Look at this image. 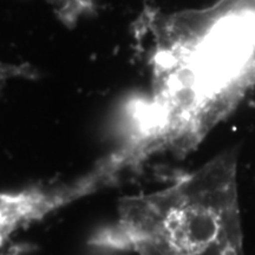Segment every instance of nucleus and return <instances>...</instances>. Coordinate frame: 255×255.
<instances>
[{
	"label": "nucleus",
	"mask_w": 255,
	"mask_h": 255,
	"mask_svg": "<svg viewBox=\"0 0 255 255\" xmlns=\"http://www.w3.org/2000/svg\"><path fill=\"white\" fill-rule=\"evenodd\" d=\"M60 207L56 188H28L0 193V246L19 228L41 220Z\"/></svg>",
	"instance_id": "1"
},
{
	"label": "nucleus",
	"mask_w": 255,
	"mask_h": 255,
	"mask_svg": "<svg viewBox=\"0 0 255 255\" xmlns=\"http://www.w3.org/2000/svg\"><path fill=\"white\" fill-rule=\"evenodd\" d=\"M53 9L57 18L68 27L76 26L94 9V0H43Z\"/></svg>",
	"instance_id": "2"
},
{
	"label": "nucleus",
	"mask_w": 255,
	"mask_h": 255,
	"mask_svg": "<svg viewBox=\"0 0 255 255\" xmlns=\"http://www.w3.org/2000/svg\"><path fill=\"white\" fill-rule=\"evenodd\" d=\"M38 72L28 64H11L0 60V84L11 79H36Z\"/></svg>",
	"instance_id": "3"
}]
</instances>
